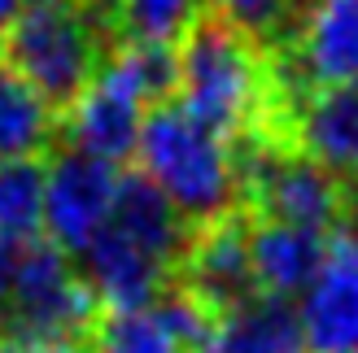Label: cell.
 Instances as JSON below:
<instances>
[{
  "instance_id": "cell-3",
  "label": "cell",
  "mask_w": 358,
  "mask_h": 353,
  "mask_svg": "<svg viewBox=\"0 0 358 353\" xmlns=\"http://www.w3.org/2000/svg\"><path fill=\"white\" fill-rule=\"evenodd\" d=\"M101 301L52 240H0V336L87 340Z\"/></svg>"
},
{
  "instance_id": "cell-2",
  "label": "cell",
  "mask_w": 358,
  "mask_h": 353,
  "mask_svg": "<svg viewBox=\"0 0 358 353\" xmlns=\"http://www.w3.org/2000/svg\"><path fill=\"white\" fill-rule=\"evenodd\" d=\"M175 96L184 114L227 140L258 131L271 100L262 44L219 22L214 13H201L175 48Z\"/></svg>"
},
{
  "instance_id": "cell-19",
  "label": "cell",
  "mask_w": 358,
  "mask_h": 353,
  "mask_svg": "<svg viewBox=\"0 0 358 353\" xmlns=\"http://www.w3.org/2000/svg\"><path fill=\"white\" fill-rule=\"evenodd\" d=\"M210 5L219 22L236 27L254 44H266V40H289L306 0H210Z\"/></svg>"
},
{
  "instance_id": "cell-18",
  "label": "cell",
  "mask_w": 358,
  "mask_h": 353,
  "mask_svg": "<svg viewBox=\"0 0 358 353\" xmlns=\"http://www.w3.org/2000/svg\"><path fill=\"white\" fill-rule=\"evenodd\" d=\"M92 353H188L166 323L149 310H101V319L87 336Z\"/></svg>"
},
{
  "instance_id": "cell-7",
  "label": "cell",
  "mask_w": 358,
  "mask_h": 353,
  "mask_svg": "<svg viewBox=\"0 0 358 353\" xmlns=\"http://www.w3.org/2000/svg\"><path fill=\"white\" fill-rule=\"evenodd\" d=\"M118 179H122L118 166L57 144L44 166V209H40V227L48 232L44 240H52L66 257H79L110 223Z\"/></svg>"
},
{
  "instance_id": "cell-6",
  "label": "cell",
  "mask_w": 358,
  "mask_h": 353,
  "mask_svg": "<svg viewBox=\"0 0 358 353\" xmlns=\"http://www.w3.org/2000/svg\"><path fill=\"white\" fill-rule=\"evenodd\" d=\"M153 110V100L145 96V87L131 79V70L122 66L114 52L105 57L101 75L79 92V100L70 105L57 122V144L87 153L96 162L122 166L136 157L140 127Z\"/></svg>"
},
{
  "instance_id": "cell-21",
  "label": "cell",
  "mask_w": 358,
  "mask_h": 353,
  "mask_svg": "<svg viewBox=\"0 0 358 353\" xmlns=\"http://www.w3.org/2000/svg\"><path fill=\"white\" fill-rule=\"evenodd\" d=\"M22 5L27 0H0V40L9 35V27L17 22V13H22Z\"/></svg>"
},
{
  "instance_id": "cell-12",
  "label": "cell",
  "mask_w": 358,
  "mask_h": 353,
  "mask_svg": "<svg viewBox=\"0 0 358 353\" xmlns=\"http://www.w3.org/2000/svg\"><path fill=\"white\" fill-rule=\"evenodd\" d=\"M324 249H328L324 232L254 218L249 223V271H254V288L262 296L297 301L301 288L315 279L319 262H324Z\"/></svg>"
},
{
  "instance_id": "cell-15",
  "label": "cell",
  "mask_w": 358,
  "mask_h": 353,
  "mask_svg": "<svg viewBox=\"0 0 358 353\" xmlns=\"http://www.w3.org/2000/svg\"><path fill=\"white\" fill-rule=\"evenodd\" d=\"M57 114L31 92L0 57V162L5 157H48L57 149Z\"/></svg>"
},
{
  "instance_id": "cell-9",
  "label": "cell",
  "mask_w": 358,
  "mask_h": 353,
  "mask_svg": "<svg viewBox=\"0 0 358 353\" xmlns=\"http://www.w3.org/2000/svg\"><path fill=\"white\" fill-rule=\"evenodd\" d=\"M284 79L301 87L358 83V0H306L289 31Z\"/></svg>"
},
{
  "instance_id": "cell-1",
  "label": "cell",
  "mask_w": 358,
  "mask_h": 353,
  "mask_svg": "<svg viewBox=\"0 0 358 353\" xmlns=\"http://www.w3.org/2000/svg\"><path fill=\"white\" fill-rule=\"evenodd\" d=\"M140 174L179 209L188 227L236 214L241 201V153L227 135L210 131L179 105H153L136 144Z\"/></svg>"
},
{
  "instance_id": "cell-5",
  "label": "cell",
  "mask_w": 358,
  "mask_h": 353,
  "mask_svg": "<svg viewBox=\"0 0 358 353\" xmlns=\"http://www.w3.org/2000/svg\"><path fill=\"white\" fill-rule=\"evenodd\" d=\"M241 183L249 201L258 205V218L271 223H293L310 227V232H336L345 227L350 214V188L332 179L324 166H315L310 157L297 149L280 144H254V153L241 162Z\"/></svg>"
},
{
  "instance_id": "cell-8",
  "label": "cell",
  "mask_w": 358,
  "mask_h": 353,
  "mask_svg": "<svg viewBox=\"0 0 358 353\" xmlns=\"http://www.w3.org/2000/svg\"><path fill=\"white\" fill-rule=\"evenodd\" d=\"M306 353H358V232H328L324 262L293 301Z\"/></svg>"
},
{
  "instance_id": "cell-11",
  "label": "cell",
  "mask_w": 358,
  "mask_h": 353,
  "mask_svg": "<svg viewBox=\"0 0 358 353\" xmlns=\"http://www.w3.org/2000/svg\"><path fill=\"white\" fill-rule=\"evenodd\" d=\"M293 149L332 179L358 183V83L310 87L293 100Z\"/></svg>"
},
{
  "instance_id": "cell-4",
  "label": "cell",
  "mask_w": 358,
  "mask_h": 353,
  "mask_svg": "<svg viewBox=\"0 0 358 353\" xmlns=\"http://www.w3.org/2000/svg\"><path fill=\"white\" fill-rule=\"evenodd\" d=\"M110 48L114 35L96 27L75 0H27L17 22L0 40V57L62 118L101 75Z\"/></svg>"
},
{
  "instance_id": "cell-16",
  "label": "cell",
  "mask_w": 358,
  "mask_h": 353,
  "mask_svg": "<svg viewBox=\"0 0 358 353\" xmlns=\"http://www.w3.org/2000/svg\"><path fill=\"white\" fill-rule=\"evenodd\" d=\"M44 157H5L0 162V240L40 236L44 209Z\"/></svg>"
},
{
  "instance_id": "cell-17",
  "label": "cell",
  "mask_w": 358,
  "mask_h": 353,
  "mask_svg": "<svg viewBox=\"0 0 358 353\" xmlns=\"http://www.w3.org/2000/svg\"><path fill=\"white\" fill-rule=\"evenodd\" d=\"M206 0H122L118 22H114V44L136 40V44H179L201 17Z\"/></svg>"
},
{
  "instance_id": "cell-10",
  "label": "cell",
  "mask_w": 358,
  "mask_h": 353,
  "mask_svg": "<svg viewBox=\"0 0 358 353\" xmlns=\"http://www.w3.org/2000/svg\"><path fill=\"white\" fill-rule=\"evenodd\" d=\"M179 288H188L210 314H223L231 306L249 301L254 271H249V223L236 214L214 218L206 227H192V240L179 257Z\"/></svg>"
},
{
  "instance_id": "cell-14",
  "label": "cell",
  "mask_w": 358,
  "mask_h": 353,
  "mask_svg": "<svg viewBox=\"0 0 358 353\" xmlns=\"http://www.w3.org/2000/svg\"><path fill=\"white\" fill-rule=\"evenodd\" d=\"M196 353H306L293 301L254 292L249 301L214 314V327Z\"/></svg>"
},
{
  "instance_id": "cell-20",
  "label": "cell",
  "mask_w": 358,
  "mask_h": 353,
  "mask_svg": "<svg viewBox=\"0 0 358 353\" xmlns=\"http://www.w3.org/2000/svg\"><path fill=\"white\" fill-rule=\"evenodd\" d=\"M0 353H92V349H87V340L31 336V340H0Z\"/></svg>"
},
{
  "instance_id": "cell-13",
  "label": "cell",
  "mask_w": 358,
  "mask_h": 353,
  "mask_svg": "<svg viewBox=\"0 0 358 353\" xmlns=\"http://www.w3.org/2000/svg\"><path fill=\"white\" fill-rule=\"evenodd\" d=\"M105 227L118 232L122 240H131L136 249H145L149 257H157L171 271H179V257H184L188 240H192V227L179 218V209L140 170L118 179L114 209H110V223Z\"/></svg>"
}]
</instances>
